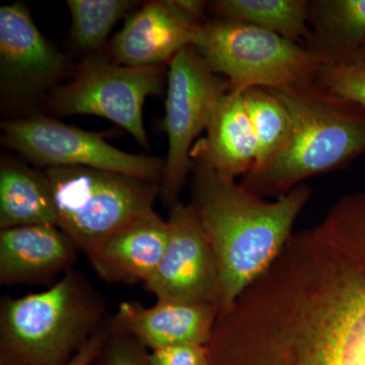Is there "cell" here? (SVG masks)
Segmentation results:
<instances>
[{
  "label": "cell",
  "instance_id": "obj_27",
  "mask_svg": "<svg viewBox=\"0 0 365 365\" xmlns=\"http://www.w3.org/2000/svg\"><path fill=\"white\" fill-rule=\"evenodd\" d=\"M0 365H4V364H0Z\"/></svg>",
  "mask_w": 365,
  "mask_h": 365
},
{
  "label": "cell",
  "instance_id": "obj_10",
  "mask_svg": "<svg viewBox=\"0 0 365 365\" xmlns=\"http://www.w3.org/2000/svg\"><path fill=\"white\" fill-rule=\"evenodd\" d=\"M168 225L167 246L144 288L157 300L209 304L217 309V260L195 209L190 203L174 204Z\"/></svg>",
  "mask_w": 365,
  "mask_h": 365
},
{
  "label": "cell",
  "instance_id": "obj_25",
  "mask_svg": "<svg viewBox=\"0 0 365 365\" xmlns=\"http://www.w3.org/2000/svg\"><path fill=\"white\" fill-rule=\"evenodd\" d=\"M106 333H107V325L88 341V344L73 357V359L69 362L68 365L93 364V362L97 359L103 343H104Z\"/></svg>",
  "mask_w": 365,
  "mask_h": 365
},
{
  "label": "cell",
  "instance_id": "obj_23",
  "mask_svg": "<svg viewBox=\"0 0 365 365\" xmlns=\"http://www.w3.org/2000/svg\"><path fill=\"white\" fill-rule=\"evenodd\" d=\"M91 365H150L148 350L138 341L116 332L107 324L104 343Z\"/></svg>",
  "mask_w": 365,
  "mask_h": 365
},
{
  "label": "cell",
  "instance_id": "obj_13",
  "mask_svg": "<svg viewBox=\"0 0 365 365\" xmlns=\"http://www.w3.org/2000/svg\"><path fill=\"white\" fill-rule=\"evenodd\" d=\"M78 250L58 227L38 225L0 230V284H45L73 270Z\"/></svg>",
  "mask_w": 365,
  "mask_h": 365
},
{
  "label": "cell",
  "instance_id": "obj_21",
  "mask_svg": "<svg viewBox=\"0 0 365 365\" xmlns=\"http://www.w3.org/2000/svg\"><path fill=\"white\" fill-rule=\"evenodd\" d=\"M71 14L72 43L83 51L104 47L120 20L130 14L137 2L130 0H67Z\"/></svg>",
  "mask_w": 365,
  "mask_h": 365
},
{
  "label": "cell",
  "instance_id": "obj_11",
  "mask_svg": "<svg viewBox=\"0 0 365 365\" xmlns=\"http://www.w3.org/2000/svg\"><path fill=\"white\" fill-rule=\"evenodd\" d=\"M74 66L36 26L21 2L0 7L1 93L18 103L31 102L72 76Z\"/></svg>",
  "mask_w": 365,
  "mask_h": 365
},
{
  "label": "cell",
  "instance_id": "obj_5",
  "mask_svg": "<svg viewBox=\"0 0 365 365\" xmlns=\"http://www.w3.org/2000/svg\"><path fill=\"white\" fill-rule=\"evenodd\" d=\"M230 91L277 90L313 83L325 60L297 44L258 26L218 19L197 28L193 44Z\"/></svg>",
  "mask_w": 365,
  "mask_h": 365
},
{
  "label": "cell",
  "instance_id": "obj_17",
  "mask_svg": "<svg viewBox=\"0 0 365 365\" xmlns=\"http://www.w3.org/2000/svg\"><path fill=\"white\" fill-rule=\"evenodd\" d=\"M309 25L307 48L326 63H352L365 44V0L309 1Z\"/></svg>",
  "mask_w": 365,
  "mask_h": 365
},
{
  "label": "cell",
  "instance_id": "obj_12",
  "mask_svg": "<svg viewBox=\"0 0 365 365\" xmlns=\"http://www.w3.org/2000/svg\"><path fill=\"white\" fill-rule=\"evenodd\" d=\"M199 23L176 0H153L127 16L109 46V58L121 66H163L193 44Z\"/></svg>",
  "mask_w": 365,
  "mask_h": 365
},
{
  "label": "cell",
  "instance_id": "obj_9",
  "mask_svg": "<svg viewBox=\"0 0 365 365\" xmlns=\"http://www.w3.org/2000/svg\"><path fill=\"white\" fill-rule=\"evenodd\" d=\"M1 143L45 169L91 168L162 182L165 160L133 155L105 140V133L83 130L45 115L2 122Z\"/></svg>",
  "mask_w": 365,
  "mask_h": 365
},
{
  "label": "cell",
  "instance_id": "obj_20",
  "mask_svg": "<svg viewBox=\"0 0 365 365\" xmlns=\"http://www.w3.org/2000/svg\"><path fill=\"white\" fill-rule=\"evenodd\" d=\"M242 97L258 143V160L253 169L258 170L279 157L287 148L292 134V117L271 91L252 88L245 91Z\"/></svg>",
  "mask_w": 365,
  "mask_h": 365
},
{
  "label": "cell",
  "instance_id": "obj_19",
  "mask_svg": "<svg viewBox=\"0 0 365 365\" xmlns=\"http://www.w3.org/2000/svg\"><path fill=\"white\" fill-rule=\"evenodd\" d=\"M208 6L220 19L256 26L297 44L312 40L307 0H216Z\"/></svg>",
  "mask_w": 365,
  "mask_h": 365
},
{
  "label": "cell",
  "instance_id": "obj_14",
  "mask_svg": "<svg viewBox=\"0 0 365 365\" xmlns=\"http://www.w3.org/2000/svg\"><path fill=\"white\" fill-rule=\"evenodd\" d=\"M217 314V309L209 304L157 300L145 307L138 302H123L108 326L150 351L169 346L207 344Z\"/></svg>",
  "mask_w": 365,
  "mask_h": 365
},
{
  "label": "cell",
  "instance_id": "obj_26",
  "mask_svg": "<svg viewBox=\"0 0 365 365\" xmlns=\"http://www.w3.org/2000/svg\"><path fill=\"white\" fill-rule=\"evenodd\" d=\"M353 62L365 64V44L362 46L361 49H360L359 53H357L356 57H355L354 61Z\"/></svg>",
  "mask_w": 365,
  "mask_h": 365
},
{
  "label": "cell",
  "instance_id": "obj_15",
  "mask_svg": "<svg viewBox=\"0 0 365 365\" xmlns=\"http://www.w3.org/2000/svg\"><path fill=\"white\" fill-rule=\"evenodd\" d=\"M168 239V220L153 210L127 223L86 257L106 282L144 285L155 273Z\"/></svg>",
  "mask_w": 365,
  "mask_h": 365
},
{
  "label": "cell",
  "instance_id": "obj_7",
  "mask_svg": "<svg viewBox=\"0 0 365 365\" xmlns=\"http://www.w3.org/2000/svg\"><path fill=\"white\" fill-rule=\"evenodd\" d=\"M167 79L163 66H121L109 57L91 55L76 67L68 83L55 88L50 108L59 116L105 118L150 148L143 106L150 96L162 95Z\"/></svg>",
  "mask_w": 365,
  "mask_h": 365
},
{
  "label": "cell",
  "instance_id": "obj_22",
  "mask_svg": "<svg viewBox=\"0 0 365 365\" xmlns=\"http://www.w3.org/2000/svg\"><path fill=\"white\" fill-rule=\"evenodd\" d=\"M316 81L327 90L365 109V64H323Z\"/></svg>",
  "mask_w": 365,
  "mask_h": 365
},
{
  "label": "cell",
  "instance_id": "obj_8",
  "mask_svg": "<svg viewBox=\"0 0 365 365\" xmlns=\"http://www.w3.org/2000/svg\"><path fill=\"white\" fill-rule=\"evenodd\" d=\"M230 91L228 81L206 63L193 46H187L170 62L163 128L168 153L160 182V198L174 205L193 170L191 150L205 130L218 100Z\"/></svg>",
  "mask_w": 365,
  "mask_h": 365
},
{
  "label": "cell",
  "instance_id": "obj_18",
  "mask_svg": "<svg viewBox=\"0 0 365 365\" xmlns=\"http://www.w3.org/2000/svg\"><path fill=\"white\" fill-rule=\"evenodd\" d=\"M47 225L57 227L56 210L45 173L2 158L0 165V227Z\"/></svg>",
  "mask_w": 365,
  "mask_h": 365
},
{
  "label": "cell",
  "instance_id": "obj_6",
  "mask_svg": "<svg viewBox=\"0 0 365 365\" xmlns=\"http://www.w3.org/2000/svg\"><path fill=\"white\" fill-rule=\"evenodd\" d=\"M57 227L88 256L127 223L153 210L160 182L91 168L45 169Z\"/></svg>",
  "mask_w": 365,
  "mask_h": 365
},
{
  "label": "cell",
  "instance_id": "obj_3",
  "mask_svg": "<svg viewBox=\"0 0 365 365\" xmlns=\"http://www.w3.org/2000/svg\"><path fill=\"white\" fill-rule=\"evenodd\" d=\"M272 91L289 112L292 134L284 151L241 184L261 197H280L307 178L347 167L365 155V109L313 83Z\"/></svg>",
  "mask_w": 365,
  "mask_h": 365
},
{
  "label": "cell",
  "instance_id": "obj_4",
  "mask_svg": "<svg viewBox=\"0 0 365 365\" xmlns=\"http://www.w3.org/2000/svg\"><path fill=\"white\" fill-rule=\"evenodd\" d=\"M108 319L102 294L74 269L43 292L4 297L0 364L68 365Z\"/></svg>",
  "mask_w": 365,
  "mask_h": 365
},
{
  "label": "cell",
  "instance_id": "obj_1",
  "mask_svg": "<svg viewBox=\"0 0 365 365\" xmlns=\"http://www.w3.org/2000/svg\"><path fill=\"white\" fill-rule=\"evenodd\" d=\"M206 346L208 365H365V191L292 234Z\"/></svg>",
  "mask_w": 365,
  "mask_h": 365
},
{
  "label": "cell",
  "instance_id": "obj_24",
  "mask_svg": "<svg viewBox=\"0 0 365 365\" xmlns=\"http://www.w3.org/2000/svg\"><path fill=\"white\" fill-rule=\"evenodd\" d=\"M150 365H208L206 345L184 344L148 351Z\"/></svg>",
  "mask_w": 365,
  "mask_h": 365
},
{
  "label": "cell",
  "instance_id": "obj_16",
  "mask_svg": "<svg viewBox=\"0 0 365 365\" xmlns=\"http://www.w3.org/2000/svg\"><path fill=\"white\" fill-rule=\"evenodd\" d=\"M205 132V137L192 148L194 165L232 179L246 176L254 169L258 143L242 93L228 91L218 100Z\"/></svg>",
  "mask_w": 365,
  "mask_h": 365
},
{
  "label": "cell",
  "instance_id": "obj_2",
  "mask_svg": "<svg viewBox=\"0 0 365 365\" xmlns=\"http://www.w3.org/2000/svg\"><path fill=\"white\" fill-rule=\"evenodd\" d=\"M193 170L190 204L217 260L220 314L273 263L294 234L295 220L313 191L299 185L267 201L215 170L200 165Z\"/></svg>",
  "mask_w": 365,
  "mask_h": 365
}]
</instances>
